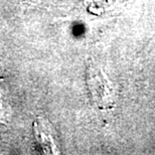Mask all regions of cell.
Here are the masks:
<instances>
[{
    "label": "cell",
    "instance_id": "cell-1",
    "mask_svg": "<svg viewBox=\"0 0 155 155\" xmlns=\"http://www.w3.org/2000/svg\"><path fill=\"white\" fill-rule=\"evenodd\" d=\"M88 83L93 98L99 107H107V105L111 104L110 88L103 74L99 71L91 70L89 72Z\"/></svg>",
    "mask_w": 155,
    "mask_h": 155
}]
</instances>
